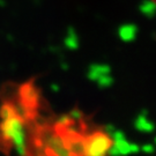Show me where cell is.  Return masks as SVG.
Segmentation results:
<instances>
[{
	"instance_id": "obj_1",
	"label": "cell",
	"mask_w": 156,
	"mask_h": 156,
	"mask_svg": "<svg viewBox=\"0 0 156 156\" xmlns=\"http://www.w3.org/2000/svg\"><path fill=\"white\" fill-rule=\"evenodd\" d=\"M36 139H38L44 145L50 156H73L65 144L64 134L62 131L44 129Z\"/></svg>"
},
{
	"instance_id": "obj_11",
	"label": "cell",
	"mask_w": 156,
	"mask_h": 156,
	"mask_svg": "<svg viewBox=\"0 0 156 156\" xmlns=\"http://www.w3.org/2000/svg\"><path fill=\"white\" fill-rule=\"evenodd\" d=\"M111 139L112 141H119V140H124L126 139V135L123 131L120 129H115V132L111 134Z\"/></svg>"
},
{
	"instance_id": "obj_3",
	"label": "cell",
	"mask_w": 156,
	"mask_h": 156,
	"mask_svg": "<svg viewBox=\"0 0 156 156\" xmlns=\"http://www.w3.org/2000/svg\"><path fill=\"white\" fill-rule=\"evenodd\" d=\"M65 144L73 156H84L86 151V136L82 133H66L62 132Z\"/></svg>"
},
{
	"instance_id": "obj_13",
	"label": "cell",
	"mask_w": 156,
	"mask_h": 156,
	"mask_svg": "<svg viewBox=\"0 0 156 156\" xmlns=\"http://www.w3.org/2000/svg\"><path fill=\"white\" fill-rule=\"evenodd\" d=\"M115 129H116V127H115L112 124H106L105 126H104V132H105L108 135H110V136H111V134L115 132Z\"/></svg>"
},
{
	"instance_id": "obj_14",
	"label": "cell",
	"mask_w": 156,
	"mask_h": 156,
	"mask_svg": "<svg viewBox=\"0 0 156 156\" xmlns=\"http://www.w3.org/2000/svg\"><path fill=\"white\" fill-rule=\"evenodd\" d=\"M51 88H52V91H59V87H57V86H52Z\"/></svg>"
},
{
	"instance_id": "obj_16",
	"label": "cell",
	"mask_w": 156,
	"mask_h": 156,
	"mask_svg": "<svg viewBox=\"0 0 156 156\" xmlns=\"http://www.w3.org/2000/svg\"><path fill=\"white\" fill-rule=\"evenodd\" d=\"M154 142H155V146H156V136H155V139H154Z\"/></svg>"
},
{
	"instance_id": "obj_8",
	"label": "cell",
	"mask_w": 156,
	"mask_h": 156,
	"mask_svg": "<svg viewBox=\"0 0 156 156\" xmlns=\"http://www.w3.org/2000/svg\"><path fill=\"white\" fill-rule=\"evenodd\" d=\"M73 120L72 118L69 117V115H62V116H59L58 119H57L56 122V128L58 131H62V128H65L66 126H68L69 124H72Z\"/></svg>"
},
{
	"instance_id": "obj_2",
	"label": "cell",
	"mask_w": 156,
	"mask_h": 156,
	"mask_svg": "<svg viewBox=\"0 0 156 156\" xmlns=\"http://www.w3.org/2000/svg\"><path fill=\"white\" fill-rule=\"evenodd\" d=\"M112 139L104 131H97L86 136L84 156H108Z\"/></svg>"
},
{
	"instance_id": "obj_4",
	"label": "cell",
	"mask_w": 156,
	"mask_h": 156,
	"mask_svg": "<svg viewBox=\"0 0 156 156\" xmlns=\"http://www.w3.org/2000/svg\"><path fill=\"white\" fill-rule=\"evenodd\" d=\"M141 151V147L138 144L127 141V139L113 141L109 149V156H127L131 154H136Z\"/></svg>"
},
{
	"instance_id": "obj_10",
	"label": "cell",
	"mask_w": 156,
	"mask_h": 156,
	"mask_svg": "<svg viewBox=\"0 0 156 156\" xmlns=\"http://www.w3.org/2000/svg\"><path fill=\"white\" fill-rule=\"evenodd\" d=\"M68 115H69V117L72 118V120L74 122V123H75V122H80V120L83 118V113H82V111H81L80 109H76V108L72 109Z\"/></svg>"
},
{
	"instance_id": "obj_7",
	"label": "cell",
	"mask_w": 156,
	"mask_h": 156,
	"mask_svg": "<svg viewBox=\"0 0 156 156\" xmlns=\"http://www.w3.org/2000/svg\"><path fill=\"white\" fill-rule=\"evenodd\" d=\"M109 72H110V69L106 66H93L90 68L89 73H88V76L91 81H97L103 75L109 74Z\"/></svg>"
},
{
	"instance_id": "obj_5",
	"label": "cell",
	"mask_w": 156,
	"mask_h": 156,
	"mask_svg": "<svg viewBox=\"0 0 156 156\" xmlns=\"http://www.w3.org/2000/svg\"><path fill=\"white\" fill-rule=\"evenodd\" d=\"M19 97L26 104L36 109L39 104L41 94H39V90L35 87V84L33 82H26L19 89Z\"/></svg>"
},
{
	"instance_id": "obj_6",
	"label": "cell",
	"mask_w": 156,
	"mask_h": 156,
	"mask_svg": "<svg viewBox=\"0 0 156 156\" xmlns=\"http://www.w3.org/2000/svg\"><path fill=\"white\" fill-rule=\"evenodd\" d=\"M133 125H134V128H135L138 132H141V133H151V132H154V129H155L154 123L148 119V111H147L146 109H144V110L136 116Z\"/></svg>"
},
{
	"instance_id": "obj_12",
	"label": "cell",
	"mask_w": 156,
	"mask_h": 156,
	"mask_svg": "<svg viewBox=\"0 0 156 156\" xmlns=\"http://www.w3.org/2000/svg\"><path fill=\"white\" fill-rule=\"evenodd\" d=\"M141 151H144L145 154H153L155 151V146L151 144H145L141 146Z\"/></svg>"
},
{
	"instance_id": "obj_15",
	"label": "cell",
	"mask_w": 156,
	"mask_h": 156,
	"mask_svg": "<svg viewBox=\"0 0 156 156\" xmlns=\"http://www.w3.org/2000/svg\"><path fill=\"white\" fill-rule=\"evenodd\" d=\"M153 2H154V5H156V0H151Z\"/></svg>"
},
{
	"instance_id": "obj_9",
	"label": "cell",
	"mask_w": 156,
	"mask_h": 156,
	"mask_svg": "<svg viewBox=\"0 0 156 156\" xmlns=\"http://www.w3.org/2000/svg\"><path fill=\"white\" fill-rule=\"evenodd\" d=\"M97 83H98L101 88H108V87H110L113 83V79L106 74V75H103L102 78L97 80Z\"/></svg>"
}]
</instances>
